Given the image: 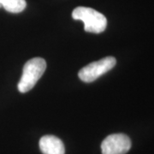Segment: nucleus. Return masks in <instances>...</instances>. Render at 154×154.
Here are the masks:
<instances>
[{
  "label": "nucleus",
  "instance_id": "nucleus-1",
  "mask_svg": "<svg viewBox=\"0 0 154 154\" xmlns=\"http://www.w3.org/2000/svg\"><path fill=\"white\" fill-rule=\"evenodd\" d=\"M46 69V63L41 57H33L28 60L23 67L22 75L18 83L20 93H27L35 86Z\"/></svg>",
  "mask_w": 154,
  "mask_h": 154
},
{
  "label": "nucleus",
  "instance_id": "nucleus-2",
  "mask_svg": "<svg viewBox=\"0 0 154 154\" xmlns=\"http://www.w3.org/2000/svg\"><path fill=\"white\" fill-rule=\"evenodd\" d=\"M72 17L74 20L82 21L85 31L89 33H102L107 26L106 17L92 8L77 7L72 12Z\"/></svg>",
  "mask_w": 154,
  "mask_h": 154
},
{
  "label": "nucleus",
  "instance_id": "nucleus-3",
  "mask_svg": "<svg viewBox=\"0 0 154 154\" xmlns=\"http://www.w3.org/2000/svg\"><path fill=\"white\" fill-rule=\"evenodd\" d=\"M116 63V60L115 57H106L82 68L78 73V76L84 82H93L99 77L113 69Z\"/></svg>",
  "mask_w": 154,
  "mask_h": 154
},
{
  "label": "nucleus",
  "instance_id": "nucleus-4",
  "mask_svg": "<svg viewBox=\"0 0 154 154\" xmlns=\"http://www.w3.org/2000/svg\"><path fill=\"white\" fill-rule=\"evenodd\" d=\"M131 148V140L124 134H113L101 144L102 154H126Z\"/></svg>",
  "mask_w": 154,
  "mask_h": 154
},
{
  "label": "nucleus",
  "instance_id": "nucleus-5",
  "mask_svg": "<svg viewBox=\"0 0 154 154\" xmlns=\"http://www.w3.org/2000/svg\"><path fill=\"white\" fill-rule=\"evenodd\" d=\"M39 148L43 154H64L63 141L54 135H45L39 140Z\"/></svg>",
  "mask_w": 154,
  "mask_h": 154
},
{
  "label": "nucleus",
  "instance_id": "nucleus-6",
  "mask_svg": "<svg viewBox=\"0 0 154 154\" xmlns=\"http://www.w3.org/2000/svg\"><path fill=\"white\" fill-rule=\"evenodd\" d=\"M0 5L11 13H20L25 10L26 0H0Z\"/></svg>",
  "mask_w": 154,
  "mask_h": 154
}]
</instances>
